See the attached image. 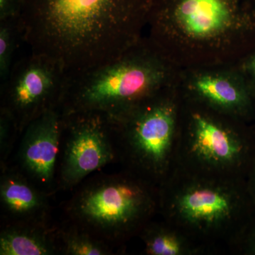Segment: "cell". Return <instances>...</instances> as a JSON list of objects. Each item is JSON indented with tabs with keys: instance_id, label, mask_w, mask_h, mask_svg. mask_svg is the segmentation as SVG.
<instances>
[{
	"instance_id": "cell-1",
	"label": "cell",
	"mask_w": 255,
	"mask_h": 255,
	"mask_svg": "<svg viewBox=\"0 0 255 255\" xmlns=\"http://www.w3.org/2000/svg\"><path fill=\"white\" fill-rule=\"evenodd\" d=\"M148 6L149 0H26L17 18L21 41L73 76L136 46Z\"/></svg>"
},
{
	"instance_id": "cell-2",
	"label": "cell",
	"mask_w": 255,
	"mask_h": 255,
	"mask_svg": "<svg viewBox=\"0 0 255 255\" xmlns=\"http://www.w3.org/2000/svg\"><path fill=\"white\" fill-rule=\"evenodd\" d=\"M252 199L246 178L173 168L159 186V214L203 250L236 246L248 230Z\"/></svg>"
},
{
	"instance_id": "cell-3",
	"label": "cell",
	"mask_w": 255,
	"mask_h": 255,
	"mask_svg": "<svg viewBox=\"0 0 255 255\" xmlns=\"http://www.w3.org/2000/svg\"><path fill=\"white\" fill-rule=\"evenodd\" d=\"M169 67L141 40L117 59L68 77L60 112H95L118 118L167 90Z\"/></svg>"
},
{
	"instance_id": "cell-4",
	"label": "cell",
	"mask_w": 255,
	"mask_h": 255,
	"mask_svg": "<svg viewBox=\"0 0 255 255\" xmlns=\"http://www.w3.org/2000/svg\"><path fill=\"white\" fill-rule=\"evenodd\" d=\"M65 206V222L121 248L159 214V187L124 169L85 179Z\"/></svg>"
},
{
	"instance_id": "cell-5",
	"label": "cell",
	"mask_w": 255,
	"mask_h": 255,
	"mask_svg": "<svg viewBox=\"0 0 255 255\" xmlns=\"http://www.w3.org/2000/svg\"><path fill=\"white\" fill-rule=\"evenodd\" d=\"M173 168L192 173L247 177L255 160L238 119L184 99Z\"/></svg>"
},
{
	"instance_id": "cell-6",
	"label": "cell",
	"mask_w": 255,
	"mask_h": 255,
	"mask_svg": "<svg viewBox=\"0 0 255 255\" xmlns=\"http://www.w3.org/2000/svg\"><path fill=\"white\" fill-rule=\"evenodd\" d=\"M182 100L168 89L110 119L117 159L159 186L174 165Z\"/></svg>"
},
{
	"instance_id": "cell-7",
	"label": "cell",
	"mask_w": 255,
	"mask_h": 255,
	"mask_svg": "<svg viewBox=\"0 0 255 255\" xmlns=\"http://www.w3.org/2000/svg\"><path fill=\"white\" fill-rule=\"evenodd\" d=\"M57 190H73L89 175L118 160L110 119L103 114H61Z\"/></svg>"
},
{
	"instance_id": "cell-8",
	"label": "cell",
	"mask_w": 255,
	"mask_h": 255,
	"mask_svg": "<svg viewBox=\"0 0 255 255\" xmlns=\"http://www.w3.org/2000/svg\"><path fill=\"white\" fill-rule=\"evenodd\" d=\"M68 75L58 64L30 53L13 65L1 85V110L7 114L20 136L28 124L47 111L59 108Z\"/></svg>"
},
{
	"instance_id": "cell-9",
	"label": "cell",
	"mask_w": 255,
	"mask_h": 255,
	"mask_svg": "<svg viewBox=\"0 0 255 255\" xmlns=\"http://www.w3.org/2000/svg\"><path fill=\"white\" fill-rule=\"evenodd\" d=\"M61 130L60 109L47 111L23 130L16 155V167L52 196L58 191L57 169Z\"/></svg>"
},
{
	"instance_id": "cell-10",
	"label": "cell",
	"mask_w": 255,
	"mask_h": 255,
	"mask_svg": "<svg viewBox=\"0 0 255 255\" xmlns=\"http://www.w3.org/2000/svg\"><path fill=\"white\" fill-rule=\"evenodd\" d=\"M0 204L3 223H49L50 194L16 165L1 170Z\"/></svg>"
},
{
	"instance_id": "cell-11",
	"label": "cell",
	"mask_w": 255,
	"mask_h": 255,
	"mask_svg": "<svg viewBox=\"0 0 255 255\" xmlns=\"http://www.w3.org/2000/svg\"><path fill=\"white\" fill-rule=\"evenodd\" d=\"M188 100L209 107L220 113L239 119L251 106V96L246 87L227 75L201 74L189 85Z\"/></svg>"
},
{
	"instance_id": "cell-12",
	"label": "cell",
	"mask_w": 255,
	"mask_h": 255,
	"mask_svg": "<svg viewBox=\"0 0 255 255\" xmlns=\"http://www.w3.org/2000/svg\"><path fill=\"white\" fill-rule=\"evenodd\" d=\"M0 255H60L58 227L49 223H3Z\"/></svg>"
},
{
	"instance_id": "cell-13",
	"label": "cell",
	"mask_w": 255,
	"mask_h": 255,
	"mask_svg": "<svg viewBox=\"0 0 255 255\" xmlns=\"http://www.w3.org/2000/svg\"><path fill=\"white\" fill-rule=\"evenodd\" d=\"M148 255H194L204 250L179 228L162 221H150L139 234Z\"/></svg>"
},
{
	"instance_id": "cell-14",
	"label": "cell",
	"mask_w": 255,
	"mask_h": 255,
	"mask_svg": "<svg viewBox=\"0 0 255 255\" xmlns=\"http://www.w3.org/2000/svg\"><path fill=\"white\" fill-rule=\"evenodd\" d=\"M60 255H112L118 248L67 222L58 227Z\"/></svg>"
},
{
	"instance_id": "cell-15",
	"label": "cell",
	"mask_w": 255,
	"mask_h": 255,
	"mask_svg": "<svg viewBox=\"0 0 255 255\" xmlns=\"http://www.w3.org/2000/svg\"><path fill=\"white\" fill-rule=\"evenodd\" d=\"M21 40L17 19L0 21V79L1 85L7 80L13 65V56Z\"/></svg>"
},
{
	"instance_id": "cell-16",
	"label": "cell",
	"mask_w": 255,
	"mask_h": 255,
	"mask_svg": "<svg viewBox=\"0 0 255 255\" xmlns=\"http://www.w3.org/2000/svg\"><path fill=\"white\" fill-rule=\"evenodd\" d=\"M20 136L16 126L9 115L0 111V169H4L14 148L16 137Z\"/></svg>"
},
{
	"instance_id": "cell-17",
	"label": "cell",
	"mask_w": 255,
	"mask_h": 255,
	"mask_svg": "<svg viewBox=\"0 0 255 255\" xmlns=\"http://www.w3.org/2000/svg\"><path fill=\"white\" fill-rule=\"evenodd\" d=\"M26 0H0V21L17 19Z\"/></svg>"
},
{
	"instance_id": "cell-18",
	"label": "cell",
	"mask_w": 255,
	"mask_h": 255,
	"mask_svg": "<svg viewBox=\"0 0 255 255\" xmlns=\"http://www.w3.org/2000/svg\"><path fill=\"white\" fill-rule=\"evenodd\" d=\"M246 182L248 191L255 204V162L247 175Z\"/></svg>"
},
{
	"instance_id": "cell-19",
	"label": "cell",
	"mask_w": 255,
	"mask_h": 255,
	"mask_svg": "<svg viewBox=\"0 0 255 255\" xmlns=\"http://www.w3.org/2000/svg\"><path fill=\"white\" fill-rule=\"evenodd\" d=\"M248 241H250V249L252 253H254L255 254V229L251 233V238Z\"/></svg>"
},
{
	"instance_id": "cell-20",
	"label": "cell",
	"mask_w": 255,
	"mask_h": 255,
	"mask_svg": "<svg viewBox=\"0 0 255 255\" xmlns=\"http://www.w3.org/2000/svg\"><path fill=\"white\" fill-rule=\"evenodd\" d=\"M248 68H249L250 71L255 75V55L250 60L249 64H248Z\"/></svg>"
}]
</instances>
